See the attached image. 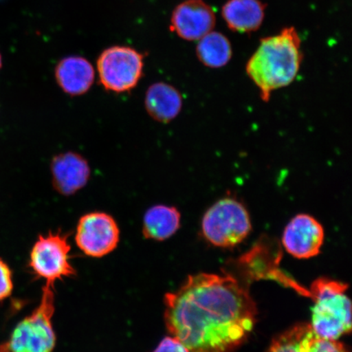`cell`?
I'll use <instances>...</instances> for the list:
<instances>
[{
    "label": "cell",
    "instance_id": "1",
    "mask_svg": "<svg viewBox=\"0 0 352 352\" xmlns=\"http://www.w3.org/2000/svg\"><path fill=\"white\" fill-rule=\"evenodd\" d=\"M164 303L167 330L189 352L234 351L248 340L257 314L248 289L230 275L189 276Z\"/></svg>",
    "mask_w": 352,
    "mask_h": 352
},
{
    "label": "cell",
    "instance_id": "2",
    "mask_svg": "<svg viewBox=\"0 0 352 352\" xmlns=\"http://www.w3.org/2000/svg\"><path fill=\"white\" fill-rule=\"evenodd\" d=\"M302 61L301 38L296 28H285L275 36L263 38L246 64V74L265 102L272 92L292 85Z\"/></svg>",
    "mask_w": 352,
    "mask_h": 352
},
{
    "label": "cell",
    "instance_id": "3",
    "mask_svg": "<svg viewBox=\"0 0 352 352\" xmlns=\"http://www.w3.org/2000/svg\"><path fill=\"white\" fill-rule=\"evenodd\" d=\"M347 285L340 281L320 278L311 285L314 305L311 325L319 336L338 340L351 330V303Z\"/></svg>",
    "mask_w": 352,
    "mask_h": 352
},
{
    "label": "cell",
    "instance_id": "4",
    "mask_svg": "<svg viewBox=\"0 0 352 352\" xmlns=\"http://www.w3.org/2000/svg\"><path fill=\"white\" fill-rule=\"evenodd\" d=\"M54 285L46 283L41 302L32 315L16 325L8 340L0 345V352H52L56 336L52 318L55 311Z\"/></svg>",
    "mask_w": 352,
    "mask_h": 352
},
{
    "label": "cell",
    "instance_id": "5",
    "mask_svg": "<svg viewBox=\"0 0 352 352\" xmlns=\"http://www.w3.org/2000/svg\"><path fill=\"white\" fill-rule=\"evenodd\" d=\"M252 221L245 206L232 197H224L206 210L202 232L206 240L219 248L241 243L252 231Z\"/></svg>",
    "mask_w": 352,
    "mask_h": 352
},
{
    "label": "cell",
    "instance_id": "6",
    "mask_svg": "<svg viewBox=\"0 0 352 352\" xmlns=\"http://www.w3.org/2000/svg\"><path fill=\"white\" fill-rule=\"evenodd\" d=\"M144 65L143 54L134 48L108 47L101 52L96 63L100 85L116 94L130 91L143 77Z\"/></svg>",
    "mask_w": 352,
    "mask_h": 352
},
{
    "label": "cell",
    "instance_id": "7",
    "mask_svg": "<svg viewBox=\"0 0 352 352\" xmlns=\"http://www.w3.org/2000/svg\"><path fill=\"white\" fill-rule=\"evenodd\" d=\"M67 236L60 232L38 236L30 256V267L35 275L54 285L57 280L76 275L70 264Z\"/></svg>",
    "mask_w": 352,
    "mask_h": 352
},
{
    "label": "cell",
    "instance_id": "8",
    "mask_svg": "<svg viewBox=\"0 0 352 352\" xmlns=\"http://www.w3.org/2000/svg\"><path fill=\"white\" fill-rule=\"evenodd\" d=\"M120 236V228L111 215L91 212L79 219L76 241L88 256L100 258L117 248Z\"/></svg>",
    "mask_w": 352,
    "mask_h": 352
},
{
    "label": "cell",
    "instance_id": "9",
    "mask_svg": "<svg viewBox=\"0 0 352 352\" xmlns=\"http://www.w3.org/2000/svg\"><path fill=\"white\" fill-rule=\"evenodd\" d=\"M215 22L212 8L201 0H188L175 8L170 29L179 38L197 41L212 32Z\"/></svg>",
    "mask_w": 352,
    "mask_h": 352
},
{
    "label": "cell",
    "instance_id": "10",
    "mask_svg": "<svg viewBox=\"0 0 352 352\" xmlns=\"http://www.w3.org/2000/svg\"><path fill=\"white\" fill-rule=\"evenodd\" d=\"M321 224L309 214H300L290 220L285 227L283 242L288 253L298 258L316 256L324 241Z\"/></svg>",
    "mask_w": 352,
    "mask_h": 352
},
{
    "label": "cell",
    "instance_id": "11",
    "mask_svg": "<svg viewBox=\"0 0 352 352\" xmlns=\"http://www.w3.org/2000/svg\"><path fill=\"white\" fill-rule=\"evenodd\" d=\"M266 352H349L342 342L318 336L308 323L286 330L272 340Z\"/></svg>",
    "mask_w": 352,
    "mask_h": 352
},
{
    "label": "cell",
    "instance_id": "12",
    "mask_svg": "<svg viewBox=\"0 0 352 352\" xmlns=\"http://www.w3.org/2000/svg\"><path fill=\"white\" fill-rule=\"evenodd\" d=\"M52 186L63 196H72L87 186L91 177L88 162L80 154L66 152L52 158Z\"/></svg>",
    "mask_w": 352,
    "mask_h": 352
},
{
    "label": "cell",
    "instance_id": "13",
    "mask_svg": "<svg viewBox=\"0 0 352 352\" xmlns=\"http://www.w3.org/2000/svg\"><path fill=\"white\" fill-rule=\"evenodd\" d=\"M57 85L66 94H85L95 81L94 66L85 57L70 56L59 61L55 69Z\"/></svg>",
    "mask_w": 352,
    "mask_h": 352
},
{
    "label": "cell",
    "instance_id": "14",
    "mask_svg": "<svg viewBox=\"0 0 352 352\" xmlns=\"http://www.w3.org/2000/svg\"><path fill=\"white\" fill-rule=\"evenodd\" d=\"M145 109L153 120L168 123L177 117L183 107V98L178 89L166 82L149 86L145 94Z\"/></svg>",
    "mask_w": 352,
    "mask_h": 352
},
{
    "label": "cell",
    "instance_id": "15",
    "mask_svg": "<svg viewBox=\"0 0 352 352\" xmlns=\"http://www.w3.org/2000/svg\"><path fill=\"white\" fill-rule=\"evenodd\" d=\"M265 6L259 0H228L222 8L228 28L233 32L250 33L261 28Z\"/></svg>",
    "mask_w": 352,
    "mask_h": 352
},
{
    "label": "cell",
    "instance_id": "16",
    "mask_svg": "<svg viewBox=\"0 0 352 352\" xmlns=\"http://www.w3.org/2000/svg\"><path fill=\"white\" fill-rule=\"evenodd\" d=\"M179 211L173 206L157 205L144 214L143 235L146 239L164 241L173 236L180 227Z\"/></svg>",
    "mask_w": 352,
    "mask_h": 352
},
{
    "label": "cell",
    "instance_id": "17",
    "mask_svg": "<svg viewBox=\"0 0 352 352\" xmlns=\"http://www.w3.org/2000/svg\"><path fill=\"white\" fill-rule=\"evenodd\" d=\"M198 41L197 56L206 67L221 68L230 63L232 55V45L223 34L211 32Z\"/></svg>",
    "mask_w": 352,
    "mask_h": 352
},
{
    "label": "cell",
    "instance_id": "18",
    "mask_svg": "<svg viewBox=\"0 0 352 352\" xmlns=\"http://www.w3.org/2000/svg\"><path fill=\"white\" fill-rule=\"evenodd\" d=\"M13 289L12 271L8 264L0 258V302L11 296Z\"/></svg>",
    "mask_w": 352,
    "mask_h": 352
},
{
    "label": "cell",
    "instance_id": "19",
    "mask_svg": "<svg viewBox=\"0 0 352 352\" xmlns=\"http://www.w3.org/2000/svg\"><path fill=\"white\" fill-rule=\"evenodd\" d=\"M153 352H189L186 346L173 336L166 337Z\"/></svg>",
    "mask_w": 352,
    "mask_h": 352
},
{
    "label": "cell",
    "instance_id": "20",
    "mask_svg": "<svg viewBox=\"0 0 352 352\" xmlns=\"http://www.w3.org/2000/svg\"><path fill=\"white\" fill-rule=\"evenodd\" d=\"M2 67V56L1 54H0V68Z\"/></svg>",
    "mask_w": 352,
    "mask_h": 352
}]
</instances>
